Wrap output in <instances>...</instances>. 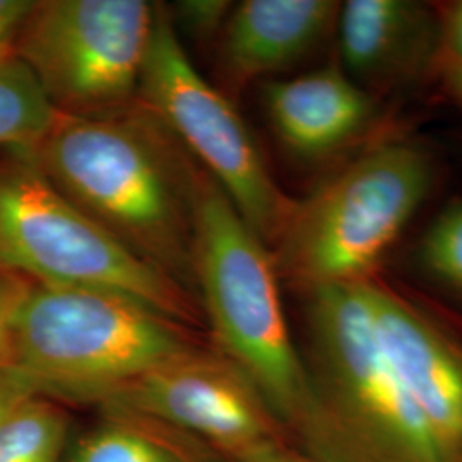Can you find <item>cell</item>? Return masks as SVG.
I'll use <instances>...</instances> for the list:
<instances>
[{"instance_id":"ba28073f","label":"cell","mask_w":462,"mask_h":462,"mask_svg":"<svg viewBox=\"0 0 462 462\" xmlns=\"http://www.w3.org/2000/svg\"><path fill=\"white\" fill-rule=\"evenodd\" d=\"M154 16L146 0L36 2L14 55L57 114H116L137 101Z\"/></svg>"},{"instance_id":"2e32d148","label":"cell","mask_w":462,"mask_h":462,"mask_svg":"<svg viewBox=\"0 0 462 462\" xmlns=\"http://www.w3.org/2000/svg\"><path fill=\"white\" fill-rule=\"evenodd\" d=\"M57 112L32 70L17 57L0 64V149L32 154Z\"/></svg>"},{"instance_id":"277c9868","label":"cell","mask_w":462,"mask_h":462,"mask_svg":"<svg viewBox=\"0 0 462 462\" xmlns=\"http://www.w3.org/2000/svg\"><path fill=\"white\" fill-rule=\"evenodd\" d=\"M431 183L433 162L420 144L394 141L366 151L295 202L273 245L280 276L307 293L374 280Z\"/></svg>"},{"instance_id":"9a60e30c","label":"cell","mask_w":462,"mask_h":462,"mask_svg":"<svg viewBox=\"0 0 462 462\" xmlns=\"http://www.w3.org/2000/svg\"><path fill=\"white\" fill-rule=\"evenodd\" d=\"M69 425L62 402L17 399L0 418V462H66Z\"/></svg>"},{"instance_id":"ffe728a7","label":"cell","mask_w":462,"mask_h":462,"mask_svg":"<svg viewBox=\"0 0 462 462\" xmlns=\"http://www.w3.org/2000/svg\"><path fill=\"white\" fill-rule=\"evenodd\" d=\"M28 281L0 267V370H7L13 347V326Z\"/></svg>"},{"instance_id":"8992f818","label":"cell","mask_w":462,"mask_h":462,"mask_svg":"<svg viewBox=\"0 0 462 462\" xmlns=\"http://www.w3.org/2000/svg\"><path fill=\"white\" fill-rule=\"evenodd\" d=\"M309 329L310 374L349 462H444L380 345L366 281L309 291Z\"/></svg>"},{"instance_id":"52a82bcc","label":"cell","mask_w":462,"mask_h":462,"mask_svg":"<svg viewBox=\"0 0 462 462\" xmlns=\"http://www.w3.org/2000/svg\"><path fill=\"white\" fill-rule=\"evenodd\" d=\"M137 99L221 187L265 245H274L297 200L273 179L244 116L196 70L162 4Z\"/></svg>"},{"instance_id":"d6986e66","label":"cell","mask_w":462,"mask_h":462,"mask_svg":"<svg viewBox=\"0 0 462 462\" xmlns=\"http://www.w3.org/2000/svg\"><path fill=\"white\" fill-rule=\"evenodd\" d=\"M231 7L233 4L225 0H182L170 9L173 11L170 17L173 24L179 23L183 32L196 40H217Z\"/></svg>"},{"instance_id":"5bb4252c","label":"cell","mask_w":462,"mask_h":462,"mask_svg":"<svg viewBox=\"0 0 462 462\" xmlns=\"http://www.w3.org/2000/svg\"><path fill=\"white\" fill-rule=\"evenodd\" d=\"M67 448L66 462H226L211 447L139 414L101 410Z\"/></svg>"},{"instance_id":"9c48e42d","label":"cell","mask_w":462,"mask_h":462,"mask_svg":"<svg viewBox=\"0 0 462 462\" xmlns=\"http://www.w3.org/2000/svg\"><path fill=\"white\" fill-rule=\"evenodd\" d=\"M98 406L179 430L223 459L288 442L255 385L217 349L202 347L160 365L118 387Z\"/></svg>"},{"instance_id":"d4e9b609","label":"cell","mask_w":462,"mask_h":462,"mask_svg":"<svg viewBox=\"0 0 462 462\" xmlns=\"http://www.w3.org/2000/svg\"><path fill=\"white\" fill-rule=\"evenodd\" d=\"M459 462H462V457H461V459H459Z\"/></svg>"},{"instance_id":"7c38bea8","label":"cell","mask_w":462,"mask_h":462,"mask_svg":"<svg viewBox=\"0 0 462 462\" xmlns=\"http://www.w3.org/2000/svg\"><path fill=\"white\" fill-rule=\"evenodd\" d=\"M265 110L282 146L303 160H328L362 139L379 106L339 67L265 84Z\"/></svg>"},{"instance_id":"603a6c76","label":"cell","mask_w":462,"mask_h":462,"mask_svg":"<svg viewBox=\"0 0 462 462\" xmlns=\"http://www.w3.org/2000/svg\"><path fill=\"white\" fill-rule=\"evenodd\" d=\"M23 396H28V393L21 383L7 370H0V418Z\"/></svg>"},{"instance_id":"484cf974","label":"cell","mask_w":462,"mask_h":462,"mask_svg":"<svg viewBox=\"0 0 462 462\" xmlns=\"http://www.w3.org/2000/svg\"><path fill=\"white\" fill-rule=\"evenodd\" d=\"M461 355H462V347H461Z\"/></svg>"},{"instance_id":"e0dca14e","label":"cell","mask_w":462,"mask_h":462,"mask_svg":"<svg viewBox=\"0 0 462 462\" xmlns=\"http://www.w3.org/2000/svg\"><path fill=\"white\" fill-rule=\"evenodd\" d=\"M418 259L430 276L462 295V199L448 202L430 223Z\"/></svg>"},{"instance_id":"8fae6325","label":"cell","mask_w":462,"mask_h":462,"mask_svg":"<svg viewBox=\"0 0 462 462\" xmlns=\"http://www.w3.org/2000/svg\"><path fill=\"white\" fill-rule=\"evenodd\" d=\"M439 13L414 0H347L336 32L346 74L365 89H394L433 74Z\"/></svg>"},{"instance_id":"7a4b0ae2","label":"cell","mask_w":462,"mask_h":462,"mask_svg":"<svg viewBox=\"0 0 462 462\" xmlns=\"http://www.w3.org/2000/svg\"><path fill=\"white\" fill-rule=\"evenodd\" d=\"M273 252L199 168L194 284L216 349L236 365L288 439L319 462H349L281 303Z\"/></svg>"},{"instance_id":"cb8c5ba5","label":"cell","mask_w":462,"mask_h":462,"mask_svg":"<svg viewBox=\"0 0 462 462\" xmlns=\"http://www.w3.org/2000/svg\"><path fill=\"white\" fill-rule=\"evenodd\" d=\"M448 97L454 99L456 103H459L462 106V86H457V88L450 89V91H448Z\"/></svg>"},{"instance_id":"44dd1931","label":"cell","mask_w":462,"mask_h":462,"mask_svg":"<svg viewBox=\"0 0 462 462\" xmlns=\"http://www.w3.org/2000/svg\"><path fill=\"white\" fill-rule=\"evenodd\" d=\"M34 4L32 0H0V64L16 57L17 38Z\"/></svg>"},{"instance_id":"3957f363","label":"cell","mask_w":462,"mask_h":462,"mask_svg":"<svg viewBox=\"0 0 462 462\" xmlns=\"http://www.w3.org/2000/svg\"><path fill=\"white\" fill-rule=\"evenodd\" d=\"M204 345L190 328L116 293L28 281L7 372L33 396L97 404Z\"/></svg>"},{"instance_id":"4fadbf2b","label":"cell","mask_w":462,"mask_h":462,"mask_svg":"<svg viewBox=\"0 0 462 462\" xmlns=\"http://www.w3.org/2000/svg\"><path fill=\"white\" fill-rule=\"evenodd\" d=\"M341 2L244 0L233 4L217 36L231 83L244 84L297 66L336 32Z\"/></svg>"},{"instance_id":"5b68a950","label":"cell","mask_w":462,"mask_h":462,"mask_svg":"<svg viewBox=\"0 0 462 462\" xmlns=\"http://www.w3.org/2000/svg\"><path fill=\"white\" fill-rule=\"evenodd\" d=\"M0 267L34 284L131 298L187 328L200 322L187 288L84 215L30 154L0 166Z\"/></svg>"},{"instance_id":"6da1fadb","label":"cell","mask_w":462,"mask_h":462,"mask_svg":"<svg viewBox=\"0 0 462 462\" xmlns=\"http://www.w3.org/2000/svg\"><path fill=\"white\" fill-rule=\"evenodd\" d=\"M84 215L180 282L194 284L199 165L139 99L116 114H57L30 154Z\"/></svg>"},{"instance_id":"30bf717a","label":"cell","mask_w":462,"mask_h":462,"mask_svg":"<svg viewBox=\"0 0 462 462\" xmlns=\"http://www.w3.org/2000/svg\"><path fill=\"white\" fill-rule=\"evenodd\" d=\"M366 297L380 345L444 462L462 457L461 346L379 281Z\"/></svg>"},{"instance_id":"7402d4cb","label":"cell","mask_w":462,"mask_h":462,"mask_svg":"<svg viewBox=\"0 0 462 462\" xmlns=\"http://www.w3.org/2000/svg\"><path fill=\"white\" fill-rule=\"evenodd\" d=\"M226 462H319L293 448L288 442H271L265 446L255 447L244 454L225 459Z\"/></svg>"},{"instance_id":"ac0fdd59","label":"cell","mask_w":462,"mask_h":462,"mask_svg":"<svg viewBox=\"0 0 462 462\" xmlns=\"http://www.w3.org/2000/svg\"><path fill=\"white\" fill-rule=\"evenodd\" d=\"M439 47L433 74L440 78L447 93L462 86V0L439 11Z\"/></svg>"}]
</instances>
